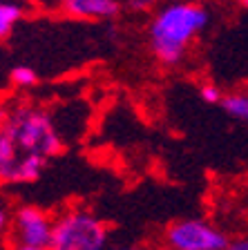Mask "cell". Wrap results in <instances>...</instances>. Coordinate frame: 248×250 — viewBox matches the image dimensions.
I'll use <instances>...</instances> for the list:
<instances>
[{
  "mask_svg": "<svg viewBox=\"0 0 248 250\" xmlns=\"http://www.w3.org/2000/svg\"><path fill=\"white\" fill-rule=\"evenodd\" d=\"M210 14L195 0H168L155 9L148 25L150 52L163 67H177L188 47L206 29Z\"/></svg>",
  "mask_w": 248,
  "mask_h": 250,
  "instance_id": "cell-1",
  "label": "cell"
},
{
  "mask_svg": "<svg viewBox=\"0 0 248 250\" xmlns=\"http://www.w3.org/2000/svg\"><path fill=\"white\" fill-rule=\"evenodd\" d=\"M0 127L11 139L23 161H27L29 156H38V159L49 161L63 147L61 134H58V127L54 123L52 114L47 109L38 107V105H11L7 121Z\"/></svg>",
  "mask_w": 248,
  "mask_h": 250,
  "instance_id": "cell-2",
  "label": "cell"
},
{
  "mask_svg": "<svg viewBox=\"0 0 248 250\" xmlns=\"http://www.w3.org/2000/svg\"><path fill=\"white\" fill-rule=\"evenodd\" d=\"M110 228L88 208H69L54 219L49 250H108Z\"/></svg>",
  "mask_w": 248,
  "mask_h": 250,
  "instance_id": "cell-3",
  "label": "cell"
},
{
  "mask_svg": "<svg viewBox=\"0 0 248 250\" xmlns=\"http://www.w3.org/2000/svg\"><path fill=\"white\" fill-rule=\"evenodd\" d=\"M228 237L206 219H179L163 232L168 250H226Z\"/></svg>",
  "mask_w": 248,
  "mask_h": 250,
  "instance_id": "cell-4",
  "label": "cell"
},
{
  "mask_svg": "<svg viewBox=\"0 0 248 250\" xmlns=\"http://www.w3.org/2000/svg\"><path fill=\"white\" fill-rule=\"evenodd\" d=\"M54 219L38 206H21L11 214V239L16 248H49Z\"/></svg>",
  "mask_w": 248,
  "mask_h": 250,
  "instance_id": "cell-5",
  "label": "cell"
},
{
  "mask_svg": "<svg viewBox=\"0 0 248 250\" xmlns=\"http://www.w3.org/2000/svg\"><path fill=\"white\" fill-rule=\"evenodd\" d=\"M121 7V0H61L63 14L74 21H110Z\"/></svg>",
  "mask_w": 248,
  "mask_h": 250,
  "instance_id": "cell-6",
  "label": "cell"
},
{
  "mask_svg": "<svg viewBox=\"0 0 248 250\" xmlns=\"http://www.w3.org/2000/svg\"><path fill=\"white\" fill-rule=\"evenodd\" d=\"M23 159L16 152L11 139L0 127V183H18V172H21Z\"/></svg>",
  "mask_w": 248,
  "mask_h": 250,
  "instance_id": "cell-7",
  "label": "cell"
},
{
  "mask_svg": "<svg viewBox=\"0 0 248 250\" xmlns=\"http://www.w3.org/2000/svg\"><path fill=\"white\" fill-rule=\"evenodd\" d=\"M230 119L239 121V123L248 125V92H233L226 94L219 103Z\"/></svg>",
  "mask_w": 248,
  "mask_h": 250,
  "instance_id": "cell-8",
  "label": "cell"
},
{
  "mask_svg": "<svg viewBox=\"0 0 248 250\" xmlns=\"http://www.w3.org/2000/svg\"><path fill=\"white\" fill-rule=\"evenodd\" d=\"M23 18V9L14 2H0V41L7 38L14 25Z\"/></svg>",
  "mask_w": 248,
  "mask_h": 250,
  "instance_id": "cell-9",
  "label": "cell"
},
{
  "mask_svg": "<svg viewBox=\"0 0 248 250\" xmlns=\"http://www.w3.org/2000/svg\"><path fill=\"white\" fill-rule=\"evenodd\" d=\"M9 78H11V83H14L16 87H23V89H27V87H31V85L38 83L36 69L27 67V65H18V67H14L11 74H9Z\"/></svg>",
  "mask_w": 248,
  "mask_h": 250,
  "instance_id": "cell-10",
  "label": "cell"
},
{
  "mask_svg": "<svg viewBox=\"0 0 248 250\" xmlns=\"http://www.w3.org/2000/svg\"><path fill=\"white\" fill-rule=\"evenodd\" d=\"M130 11H136V14H143V11L157 9L159 5H163V0H121ZM168 2V0H165Z\"/></svg>",
  "mask_w": 248,
  "mask_h": 250,
  "instance_id": "cell-11",
  "label": "cell"
},
{
  "mask_svg": "<svg viewBox=\"0 0 248 250\" xmlns=\"http://www.w3.org/2000/svg\"><path fill=\"white\" fill-rule=\"evenodd\" d=\"M199 96H202L203 103H210V105H219L224 99V94L219 92V87H215V85H203V87L199 89Z\"/></svg>",
  "mask_w": 248,
  "mask_h": 250,
  "instance_id": "cell-12",
  "label": "cell"
},
{
  "mask_svg": "<svg viewBox=\"0 0 248 250\" xmlns=\"http://www.w3.org/2000/svg\"><path fill=\"white\" fill-rule=\"evenodd\" d=\"M9 228H11V212L5 203H0V237L9 232Z\"/></svg>",
  "mask_w": 248,
  "mask_h": 250,
  "instance_id": "cell-13",
  "label": "cell"
},
{
  "mask_svg": "<svg viewBox=\"0 0 248 250\" xmlns=\"http://www.w3.org/2000/svg\"><path fill=\"white\" fill-rule=\"evenodd\" d=\"M226 250H248V237H239V239L228 241Z\"/></svg>",
  "mask_w": 248,
  "mask_h": 250,
  "instance_id": "cell-14",
  "label": "cell"
},
{
  "mask_svg": "<svg viewBox=\"0 0 248 250\" xmlns=\"http://www.w3.org/2000/svg\"><path fill=\"white\" fill-rule=\"evenodd\" d=\"M110 250H150V248L141 244H132V246H116V248H110Z\"/></svg>",
  "mask_w": 248,
  "mask_h": 250,
  "instance_id": "cell-15",
  "label": "cell"
},
{
  "mask_svg": "<svg viewBox=\"0 0 248 250\" xmlns=\"http://www.w3.org/2000/svg\"><path fill=\"white\" fill-rule=\"evenodd\" d=\"M7 114H9V109H7V107H0V125L7 121Z\"/></svg>",
  "mask_w": 248,
  "mask_h": 250,
  "instance_id": "cell-16",
  "label": "cell"
},
{
  "mask_svg": "<svg viewBox=\"0 0 248 250\" xmlns=\"http://www.w3.org/2000/svg\"><path fill=\"white\" fill-rule=\"evenodd\" d=\"M16 250H49V248H27V246H21V248H16Z\"/></svg>",
  "mask_w": 248,
  "mask_h": 250,
  "instance_id": "cell-17",
  "label": "cell"
},
{
  "mask_svg": "<svg viewBox=\"0 0 248 250\" xmlns=\"http://www.w3.org/2000/svg\"><path fill=\"white\" fill-rule=\"evenodd\" d=\"M237 2H239L242 7H246V9H248V0H237Z\"/></svg>",
  "mask_w": 248,
  "mask_h": 250,
  "instance_id": "cell-18",
  "label": "cell"
}]
</instances>
